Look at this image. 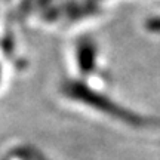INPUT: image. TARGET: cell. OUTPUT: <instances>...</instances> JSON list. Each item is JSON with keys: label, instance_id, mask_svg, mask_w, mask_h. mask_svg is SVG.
Segmentation results:
<instances>
[{"label": "cell", "instance_id": "6da1fadb", "mask_svg": "<svg viewBox=\"0 0 160 160\" xmlns=\"http://www.w3.org/2000/svg\"><path fill=\"white\" fill-rule=\"evenodd\" d=\"M61 92L65 98H68L74 102L88 105L89 108L95 110L101 114H105L111 119L117 120L123 125L133 126V128H145L153 126L154 122L145 119L144 116H139L132 110L125 108L119 102L113 101L111 98L105 97L104 93L98 92L91 86H88L79 80H68L61 86Z\"/></svg>", "mask_w": 160, "mask_h": 160}, {"label": "cell", "instance_id": "7a4b0ae2", "mask_svg": "<svg viewBox=\"0 0 160 160\" xmlns=\"http://www.w3.org/2000/svg\"><path fill=\"white\" fill-rule=\"evenodd\" d=\"M95 48L92 45H88V43H83V45L79 46V51H77V61H79V65L82 70L85 71H91L93 64H95Z\"/></svg>", "mask_w": 160, "mask_h": 160}, {"label": "cell", "instance_id": "3957f363", "mask_svg": "<svg viewBox=\"0 0 160 160\" xmlns=\"http://www.w3.org/2000/svg\"><path fill=\"white\" fill-rule=\"evenodd\" d=\"M27 154L30 156V160H51V159H46L45 156L42 154L40 151H37V150H30Z\"/></svg>", "mask_w": 160, "mask_h": 160}, {"label": "cell", "instance_id": "277c9868", "mask_svg": "<svg viewBox=\"0 0 160 160\" xmlns=\"http://www.w3.org/2000/svg\"><path fill=\"white\" fill-rule=\"evenodd\" d=\"M42 2H43V3H46V2H49V0H42Z\"/></svg>", "mask_w": 160, "mask_h": 160}]
</instances>
